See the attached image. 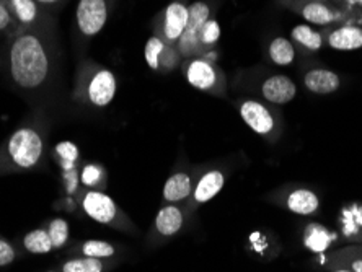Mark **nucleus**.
<instances>
[{
    "label": "nucleus",
    "mask_w": 362,
    "mask_h": 272,
    "mask_svg": "<svg viewBox=\"0 0 362 272\" xmlns=\"http://www.w3.org/2000/svg\"><path fill=\"white\" fill-rule=\"evenodd\" d=\"M10 73L20 88L38 90L51 72V56L40 35L25 31L13 40L8 51Z\"/></svg>",
    "instance_id": "f257e3e1"
},
{
    "label": "nucleus",
    "mask_w": 362,
    "mask_h": 272,
    "mask_svg": "<svg viewBox=\"0 0 362 272\" xmlns=\"http://www.w3.org/2000/svg\"><path fill=\"white\" fill-rule=\"evenodd\" d=\"M8 155L20 168H31L42 155V138L35 129L23 127L13 132L7 143Z\"/></svg>",
    "instance_id": "f03ea898"
},
{
    "label": "nucleus",
    "mask_w": 362,
    "mask_h": 272,
    "mask_svg": "<svg viewBox=\"0 0 362 272\" xmlns=\"http://www.w3.org/2000/svg\"><path fill=\"white\" fill-rule=\"evenodd\" d=\"M211 18V8L206 2H193L188 7V23L178 40V49L183 57H191L202 51L199 35L202 26Z\"/></svg>",
    "instance_id": "7ed1b4c3"
},
{
    "label": "nucleus",
    "mask_w": 362,
    "mask_h": 272,
    "mask_svg": "<svg viewBox=\"0 0 362 272\" xmlns=\"http://www.w3.org/2000/svg\"><path fill=\"white\" fill-rule=\"evenodd\" d=\"M108 20L106 0H81L77 7V25L85 36H95L105 28Z\"/></svg>",
    "instance_id": "20e7f679"
},
{
    "label": "nucleus",
    "mask_w": 362,
    "mask_h": 272,
    "mask_svg": "<svg viewBox=\"0 0 362 272\" xmlns=\"http://www.w3.org/2000/svg\"><path fill=\"white\" fill-rule=\"evenodd\" d=\"M116 90H118V83H116L115 73L108 71V69H100L90 80L87 87V97L90 103L103 108V106L110 105L113 101Z\"/></svg>",
    "instance_id": "39448f33"
},
{
    "label": "nucleus",
    "mask_w": 362,
    "mask_h": 272,
    "mask_svg": "<svg viewBox=\"0 0 362 272\" xmlns=\"http://www.w3.org/2000/svg\"><path fill=\"white\" fill-rule=\"evenodd\" d=\"M240 116L245 124L259 136H268L274 129V117L263 103L255 100L243 101Z\"/></svg>",
    "instance_id": "423d86ee"
},
{
    "label": "nucleus",
    "mask_w": 362,
    "mask_h": 272,
    "mask_svg": "<svg viewBox=\"0 0 362 272\" xmlns=\"http://www.w3.org/2000/svg\"><path fill=\"white\" fill-rule=\"evenodd\" d=\"M262 95L266 101L273 105H287L296 98L297 85L291 77L276 73L263 80Z\"/></svg>",
    "instance_id": "0eeeda50"
},
{
    "label": "nucleus",
    "mask_w": 362,
    "mask_h": 272,
    "mask_svg": "<svg viewBox=\"0 0 362 272\" xmlns=\"http://www.w3.org/2000/svg\"><path fill=\"white\" fill-rule=\"evenodd\" d=\"M188 23V7L183 2H172L163 12V36L170 42L181 38Z\"/></svg>",
    "instance_id": "6e6552de"
},
{
    "label": "nucleus",
    "mask_w": 362,
    "mask_h": 272,
    "mask_svg": "<svg viewBox=\"0 0 362 272\" xmlns=\"http://www.w3.org/2000/svg\"><path fill=\"white\" fill-rule=\"evenodd\" d=\"M303 85L308 92L315 95H329L334 93L341 85V78L337 72L329 69H310L303 76Z\"/></svg>",
    "instance_id": "1a4fd4ad"
},
{
    "label": "nucleus",
    "mask_w": 362,
    "mask_h": 272,
    "mask_svg": "<svg viewBox=\"0 0 362 272\" xmlns=\"http://www.w3.org/2000/svg\"><path fill=\"white\" fill-rule=\"evenodd\" d=\"M83 209L87 215L100 223H110L116 217V204L113 199L97 191H90L83 197Z\"/></svg>",
    "instance_id": "9d476101"
},
{
    "label": "nucleus",
    "mask_w": 362,
    "mask_h": 272,
    "mask_svg": "<svg viewBox=\"0 0 362 272\" xmlns=\"http://www.w3.org/2000/svg\"><path fill=\"white\" fill-rule=\"evenodd\" d=\"M186 78L191 87L207 92L217 83V71L206 59H193L186 69Z\"/></svg>",
    "instance_id": "9b49d317"
},
{
    "label": "nucleus",
    "mask_w": 362,
    "mask_h": 272,
    "mask_svg": "<svg viewBox=\"0 0 362 272\" xmlns=\"http://www.w3.org/2000/svg\"><path fill=\"white\" fill-rule=\"evenodd\" d=\"M328 46L334 51H358L362 47V30L359 26H341L328 35Z\"/></svg>",
    "instance_id": "f8f14e48"
},
{
    "label": "nucleus",
    "mask_w": 362,
    "mask_h": 272,
    "mask_svg": "<svg viewBox=\"0 0 362 272\" xmlns=\"http://www.w3.org/2000/svg\"><path fill=\"white\" fill-rule=\"evenodd\" d=\"M318 206H320V201L310 189H296L287 197V207L299 215H312Z\"/></svg>",
    "instance_id": "ddd939ff"
},
{
    "label": "nucleus",
    "mask_w": 362,
    "mask_h": 272,
    "mask_svg": "<svg viewBox=\"0 0 362 272\" xmlns=\"http://www.w3.org/2000/svg\"><path fill=\"white\" fill-rule=\"evenodd\" d=\"M268 54L271 62L279 67H287L296 61V47L292 45L291 40L284 38V36H278L269 42Z\"/></svg>",
    "instance_id": "4468645a"
},
{
    "label": "nucleus",
    "mask_w": 362,
    "mask_h": 272,
    "mask_svg": "<svg viewBox=\"0 0 362 272\" xmlns=\"http://www.w3.org/2000/svg\"><path fill=\"white\" fill-rule=\"evenodd\" d=\"M222 188H223V175L222 172L214 170V172L206 173L199 179V183L196 186V191H194V199L198 202L211 201L212 197L221 193Z\"/></svg>",
    "instance_id": "2eb2a0df"
},
{
    "label": "nucleus",
    "mask_w": 362,
    "mask_h": 272,
    "mask_svg": "<svg viewBox=\"0 0 362 272\" xmlns=\"http://www.w3.org/2000/svg\"><path fill=\"white\" fill-rule=\"evenodd\" d=\"M156 227L158 233L165 235V237H170V235H175L180 232V228L183 227V214L178 207L175 206H167L158 212Z\"/></svg>",
    "instance_id": "dca6fc26"
},
{
    "label": "nucleus",
    "mask_w": 362,
    "mask_h": 272,
    "mask_svg": "<svg viewBox=\"0 0 362 272\" xmlns=\"http://www.w3.org/2000/svg\"><path fill=\"white\" fill-rule=\"evenodd\" d=\"M300 15L308 25L327 26L334 21V13L332 12V8L322 2H307L302 7Z\"/></svg>",
    "instance_id": "f3484780"
},
{
    "label": "nucleus",
    "mask_w": 362,
    "mask_h": 272,
    "mask_svg": "<svg viewBox=\"0 0 362 272\" xmlns=\"http://www.w3.org/2000/svg\"><path fill=\"white\" fill-rule=\"evenodd\" d=\"M191 193V179L186 173H177L168 178L163 186V197L168 202H177L188 197Z\"/></svg>",
    "instance_id": "a211bd4d"
},
{
    "label": "nucleus",
    "mask_w": 362,
    "mask_h": 272,
    "mask_svg": "<svg viewBox=\"0 0 362 272\" xmlns=\"http://www.w3.org/2000/svg\"><path fill=\"white\" fill-rule=\"evenodd\" d=\"M292 40L308 51H320L323 46V36L312 25H296L291 31Z\"/></svg>",
    "instance_id": "6ab92c4d"
},
{
    "label": "nucleus",
    "mask_w": 362,
    "mask_h": 272,
    "mask_svg": "<svg viewBox=\"0 0 362 272\" xmlns=\"http://www.w3.org/2000/svg\"><path fill=\"white\" fill-rule=\"evenodd\" d=\"M23 244L25 248L28 249L30 253H35V254H45V253H49L52 248V242H51V237L49 233L46 230H35V232H30L26 235L25 240H23Z\"/></svg>",
    "instance_id": "aec40b11"
},
{
    "label": "nucleus",
    "mask_w": 362,
    "mask_h": 272,
    "mask_svg": "<svg viewBox=\"0 0 362 272\" xmlns=\"http://www.w3.org/2000/svg\"><path fill=\"white\" fill-rule=\"evenodd\" d=\"M12 8L20 23L25 25L33 23L40 15L38 2L36 0H12Z\"/></svg>",
    "instance_id": "412c9836"
},
{
    "label": "nucleus",
    "mask_w": 362,
    "mask_h": 272,
    "mask_svg": "<svg viewBox=\"0 0 362 272\" xmlns=\"http://www.w3.org/2000/svg\"><path fill=\"white\" fill-rule=\"evenodd\" d=\"M329 242H332V238H329L328 232L325 230L323 227H320V225L308 227L307 235H305V244L310 249H313V252H317V253L325 252V249L328 248Z\"/></svg>",
    "instance_id": "4be33fe9"
},
{
    "label": "nucleus",
    "mask_w": 362,
    "mask_h": 272,
    "mask_svg": "<svg viewBox=\"0 0 362 272\" xmlns=\"http://www.w3.org/2000/svg\"><path fill=\"white\" fill-rule=\"evenodd\" d=\"M165 51L163 41L158 38V36H152L148 38L146 45V51H144V56H146L147 66L152 69V71H158L160 69V59Z\"/></svg>",
    "instance_id": "5701e85b"
},
{
    "label": "nucleus",
    "mask_w": 362,
    "mask_h": 272,
    "mask_svg": "<svg viewBox=\"0 0 362 272\" xmlns=\"http://www.w3.org/2000/svg\"><path fill=\"white\" fill-rule=\"evenodd\" d=\"M103 264L97 258H83L69 261L62 266V272H101Z\"/></svg>",
    "instance_id": "b1692460"
},
{
    "label": "nucleus",
    "mask_w": 362,
    "mask_h": 272,
    "mask_svg": "<svg viewBox=\"0 0 362 272\" xmlns=\"http://www.w3.org/2000/svg\"><path fill=\"white\" fill-rule=\"evenodd\" d=\"M83 254L87 258H110L115 254V248L110 243L100 242V240H90L83 244Z\"/></svg>",
    "instance_id": "393cba45"
},
{
    "label": "nucleus",
    "mask_w": 362,
    "mask_h": 272,
    "mask_svg": "<svg viewBox=\"0 0 362 272\" xmlns=\"http://www.w3.org/2000/svg\"><path fill=\"white\" fill-rule=\"evenodd\" d=\"M51 237V242H52V247L54 248H61L64 243L67 242L69 238V225L66 220H62V218H56V220L51 222L49 225V230H47Z\"/></svg>",
    "instance_id": "a878e982"
},
{
    "label": "nucleus",
    "mask_w": 362,
    "mask_h": 272,
    "mask_svg": "<svg viewBox=\"0 0 362 272\" xmlns=\"http://www.w3.org/2000/svg\"><path fill=\"white\" fill-rule=\"evenodd\" d=\"M219 38H221V26L216 20L209 18L206 21V25L202 26L201 35H199V41L202 47L204 46L211 47L212 45H216V42L219 41Z\"/></svg>",
    "instance_id": "bb28decb"
},
{
    "label": "nucleus",
    "mask_w": 362,
    "mask_h": 272,
    "mask_svg": "<svg viewBox=\"0 0 362 272\" xmlns=\"http://www.w3.org/2000/svg\"><path fill=\"white\" fill-rule=\"evenodd\" d=\"M15 259V252L7 242L0 240V266H7Z\"/></svg>",
    "instance_id": "cd10ccee"
},
{
    "label": "nucleus",
    "mask_w": 362,
    "mask_h": 272,
    "mask_svg": "<svg viewBox=\"0 0 362 272\" xmlns=\"http://www.w3.org/2000/svg\"><path fill=\"white\" fill-rule=\"evenodd\" d=\"M12 25V15H10L8 8L0 2V31L7 30Z\"/></svg>",
    "instance_id": "c85d7f7f"
},
{
    "label": "nucleus",
    "mask_w": 362,
    "mask_h": 272,
    "mask_svg": "<svg viewBox=\"0 0 362 272\" xmlns=\"http://www.w3.org/2000/svg\"><path fill=\"white\" fill-rule=\"evenodd\" d=\"M57 152L61 153L64 158L67 160H76L77 158V148L72 146V143H61L59 147H57Z\"/></svg>",
    "instance_id": "c756f323"
},
{
    "label": "nucleus",
    "mask_w": 362,
    "mask_h": 272,
    "mask_svg": "<svg viewBox=\"0 0 362 272\" xmlns=\"http://www.w3.org/2000/svg\"><path fill=\"white\" fill-rule=\"evenodd\" d=\"M38 4H42V5H54L59 2V0H36Z\"/></svg>",
    "instance_id": "7c9ffc66"
},
{
    "label": "nucleus",
    "mask_w": 362,
    "mask_h": 272,
    "mask_svg": "<svg viewBox=\"0 0 362 272\" xmlns=\"http://www.w3.org/2000/svg\"><path fill=\"white\" fill-rule=\"evenodd\" d=\"M353 269H354L356 272H362V261H354Z\"/></svg>",
    "instance_id": "2f4dec72"
},
{
    "label": "nucleus",
    "mask_w": 362,
    "mask_h": 272,
    "mask_svg": "<svg viewBox=\"0 0 362 272\" xmlns=\"http://www.w3.org/2000/svg\"><path fill=\"white\" fill-rule=\"evenodd\" d=\"M308 2H322V4H327L328 0H308Z\"/></svg>",
    "instance_id": "473e14b6"
},
{
    "label": "nucleus",
    "mask_w": 362,
    "mask_h": 272,
    "mask_svg": "<svg viewBox=\"0 0 362 272\" xmlns=\"http://www.w3.org/2000/svg\"><path fill=\"white\" fill-rule=\"evenodd\" d=\"M351 2H354V4H359V5H362V0H351Z\"/></svg>",
    "instance_id": "72a5a7b5"
},
{
    "label": "nucleus",
    "mask_w": 362,
    "mask_h": 272,
    "mask_svg": "<svg viewBox=\"0 0 362 272\" xmlns=\"http://www.w3.org/2000/svg\"><path fill=\"white\" fill-rule=\"evenodd\" d=\"M337 272H351V271H337Z\"/></svg>",
    "instance_id": "f704fd0d"
}]
</instances>
